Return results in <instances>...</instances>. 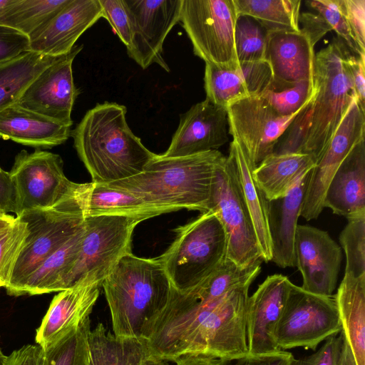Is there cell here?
I'll return each instance as SVG.
<instances>
[{"label":"cell","mask_w":365,"mask_h":365,"mask_svg":"<svg viewBox=\"0 0 365 365\" xmlns=\"http://www.w3.org/2000/svg\"><path fill=\"white\" fill-rule=\"evenodd\" d=\"M226 108L205 98L180 115L165 158L192 155L217 150L229 141Z\"/></svg>","instance_id":"cell-19"},{"label":"cell","mask_w":365,"mask_h":365,"mask_svg":"<svg viewBox=\"0 0 365 365\" xmlns=\"http://www.w3.org/2000/svg\"><path fill=\"white\" fill-rule=\"evenodd\" d=\"M292 282L282 274L268 276L252 296L246 307V334L248 353L265 354L280 350L274 339Z\"/></svg>","instance_id":"cell-18"},{"label":"cell","mask_w":365,"mask_h":365,"mask_svg":"<svg viewBox=\"0 0 365 365\" xmlns=\"http://www.w3.org/2000/svg\"><path fill=\"white\" fill-rule=\"evenodd\" d=\"M91 365H168L155 356L147 340L120 338L98 323L88 334Z\"/></svg>","instance_id":"cell-29"},{"label":"cell","mask_w":365,"mask_h":365,"mask_svg":"<svg viewBox=\"0 0 365 365\" xmlns=\"http://www.w3.org/2000/svg\"><path fill=\"white\" fill-rule=\"evenodd\" d=\"M102 17L112 26L115 33L127 47L131 41V25L125 0H98Z\"/></svg>","instance_id":"cell-43"},{"label":"cell","mask_w":365,"mask_h":365,"mask_svg":"<svg viewBox=\"0 0 365 365\" xmlns=\"http://www.w3.org/2000/svg\"><path fill=\"white\" fill-rule=\"evenodd\" d=\"M210 211L215 213L224 228L226 257L242 268L261 264L263 261L253 225L229 156L215 170Z\"/></svg>","instance_id":"cell-11"},{"label":"cell","mask_w":365,"mask_h":365,"mask_svg":"<svg viewBox=\"0 0 365 365\" xmlns=\"http://www.w3.org/2000/svg\"><path fill=\"white\" fill-rule=\"evenodd\" d=\"M176 236L158 257L174 289H193L207 277L226 257V235L215 212L175 230Z\"/></svg>","instance_id":"cell-6"},{"label":"cell","mask_w":365,"mask_h":365,"mask_svg":"<svg viewBox=\"0 0 365 365\" xmlns=\"http://www.w3.org/2000/svg\"><path fill=\"white\" fill-rule=\"evenodd\" d=\"M8 1L9 0H0V10L6 5Z\"/></svg>","instance_id":"cell-56"},{"label":"cell","mask_w":365,"mask_h":365,"mask_svg":"<svg viewBox=\"0 0 365 365\" xmlns=\"http://www.w3.org/2000/svg\"><path fill=\"white\" fill-rule=\"evenodd\" d=\"M296 267L302 277V288L310 293L332 297L337 284L341 250L327 231L298 225L294 239Z\"/></svg>","instance_id":"cell-17"},{"label":"cell","mask_w":365,"mask_h":365,"mask_svg":"<svg viewBox=\"0 0 365 365\" xmlns=\"http://www.w3.org/2000/svg\"><path fill=\"white\" fill-rule=\"evenodd\" d=\"M74 194L83 217L123 215L147 220L164 210L149 205L142 200L121 189L108 184L76 183Z\"/></svg>","instance_id":"cell-28"},{"label":"cell","mask_w":365,"mask_h":365,"mask_svg":"<svg viewBox=\"0 0 365 365\" xmlns=\"http://www.w3.org/2000/svg\"><path fill=\"white\" fill-rule=\"evenodd\" d=\"M6 356L4 354L0 347V365H4Z\"/></svg>","instance_id":"cell-55"},{"label":"cell","mask_w":365,"mask_h":365,"mask_svg":"<svg viewBox=\"0 0 365 365\" xmlns=\"http://www.w3.org/2000/svg\"><path fill=\"white\" fill-rule=\"evenodd\" d=\"M336 305L344 339L356 365H365V275L344 274L336 294Z\"/></svg>","instance_id":"cell-30"},{"label":"cell","mask_w":365,"mask_h":365,"mask_svg":"<svg viewBox=\"0 0 365 365\" xmlns=\"http://www.w3.org/2000/svg\"><path fill=\"white\" fill-rule=\"evenodd\" d=\"M90 317L43 349V365H91L88 334Z\"/></svg>","instance_id":"cell-37"},{"label":"cell","mask_w":365,"mask_h":365,"mask_svg":"<svg viewBox=\"0 0 365 365\" xmlns=\"http://www.w3.org/2000/svg\"><path fill=\"white\" fill-rule=\"evenodd\" d=\"M126 112L116 103H98L71 131L74 148L93 182L108 184L138 175L157 155L132 132Z\"/></svg>","instance_id":"cell-3"},{"label":"cell","mask_w":365,"mask_h":365,"mask_svg":"<svg viewBox=\"0 0 365 365\" xmlns=\"http://www.w3.org/2000/svg\"><path fill=\"white\" fill-rule=\"evenodd\" d=\"M261 272V264L242 268L225 257L202 282L188 291L200 302L217 300L229 292L251 285Z\"/></svg>","instance_id":"cell-36"},{"label":"cell","mask_w":365,"mask_h":365,"mask_svg":"<svg viewBox=\"0 0 365 365\" xmlns=\"http://www.w3.org/2000/svg\"><path fill=\"white\" fill-rule=\"evenodd\" d=\"M356 101L365 110V56L359 55L348 48L345 57Z\"/></svg>","instance_id":"cell-48"},{"label":"cell","mask_w":365,"mask_h":365,"mask_svg":"<svg viewBox=\"0 0 365 365\" xmlns=\"http://www.w3.org/2000/svg\"><path fill=\"white\" fill-rule=\"evenodd\" d=\"M316 163L311 155L304 153H272L253 170L252 174L265 197L271 202L285 197Z\"/></svg>","instance_id":"cell-31"},{"label":"cell","mask_w":365,"mask_h":365,"mask_svg":"<svg viewBox=\"0 0 365 365\" xmlns=\"http://www.w3.org/2000/svg\"><path fill=\"white\" fill-rule=\"evenodd\" d=\"M348 48L336 37L315 54L313 96L281 136L274 153H304L317 162L356 98L345 63Z\"/></svg>","instance_id":"cell-2"},{"label":"cell","mask_w":365,"mask_h":365,"mask_svg":"<svg viewBox=\"0 0 365 365\" xmlns=\"http://www.w3.org/2000/svg\"><path fill=\"white\" fill-rule=\"evenodd\" d=\"M58 57L29 51L1 64L0 112L17 103L30 83Z\"/></svg>","instance_id":"cell-33"},{"label":"cell","mask_w":365,"mask_h":365,"mask_svg":"<svg viewBox=\"0 0 365 365\" xmlns=\"http://www.w3.org/2000/svg\"><path fill=\"white\" fill-rule=\"evenodd\" d=\"M83 227L59 249L46 258L28 278L19 296L61 292L63 283L78 259Z\"/></svg>","instance_id":"cell-32"},{"label":"cell","mask_w":365,"mask_h":365,"mask_svg":"<svg viewBox=\"0 0 365 365\" xmlns=\"http://www.w3.org/2000/svg\"><path fill=\"white\" fill-rule=\"evenodd\" d=\"M141 221L123 215L84 217L79 255L63 281V290L81 281L102 284L118 261L132 252L133 233Z\"/></svg>","instance_id":"cell-8"},{"label":"cell","mask_w":365,"mask_h":365,"mask_svg":"<svg viewBox=\"0 0 365 365\" xmlns=\"http://www.w3.org/2000/svg\"><path fill=\"white\" fill-rule=\"evenodd\" d=\"M307 6L315 10L328 24L336 37L343 41L352 51L364 55L356 46L349 30L342 0H307Z\"/></svg>","instance_id":"cell-42"},{"label":"cell","mask_w":365,"mask_h":365,"mask_svg":"<svg viewBox=\"0 0 365 365\" xmlns=\"http://www.w3.org/2000/svg\"><path fill=\"white\" fill-rule=\"evenodd\" d=\"M365 137V110L355 98L324 151L309 172L300 216L316 220L324 209L328 185L351 150Z\"/></svg>","instance_id":"cell-15"},{"label":"cell","mask_w":365,"mask_h":365,"mask_svg":"<svg viewBox=\"0 0 365 365\" xmlns=\"http://www.w3.org/2000/svg\"><path fill=\"white\" fill-rule=\"evenodd\" d=\"M272 81L271 68L265 60L240 63L233 68L205 63L206 99L225 108L240 99L260 95Z\"/></svg>","instance_id":"cell-22"},{"label":"cell","mask_w":365,"mask_h":365,"mask_svg":"<svg viewBox=\"0 0 365 365\" xmlns=\"http://www.w3.org/2000/svg\"><path fill=\"white\" fill-rule=\"evenodd\" d=\"M309 172L297 182L285 197L269 203L271 261L281 268L296 267L294 239Z\"/></svg>","instance_id":"cell-26"},{"label":"cell","mask_w":365,"mask_h":365,"mask_svg":"<svg viewBox=\"0 0 365 365\" xmlns=\"http://www.w3.org/2000/svg\"><path fill=\"white\" fill-rule=\"evenodd\" d=\"M229 157L232 159L243 200L253 225L262 261L272 260V242L269 215L270 202L253 178L255 168L247 153L236 139L230 143Z\"/></svg>","instance_id":"cell-27"},{"label":"cell","mask_w":365,"mask_h":365,"mask_svg":"<svg viewBox=\"0 0 365 365\" xmlns=\"http://www.w3.org/2000/svg\"><path fill=\"white\" fill-rule=\"evenodd\" d=\"M250 286L209 302H200L189 292L172 286L168 303L146 339L150 349L168 362L186 354L220 359L248 354L246 307Z\"/></svg>","instance_id":"cell-1"},{"label":"cell","mask_w":365,"mask_h":365,"mask_svg":"<svg viewBox=\"0 0 365 365\" xmlns=\"http://www.w3.org/2000/svg\"><path fill=\"white\" fill-rule=\"evenodd\" d=\"M267 37V31L254 19L239 15L235 29L237 63L264 61Z\"/></svg>","instance_id":"cell-38"},{"label":"cell","mask_w":365,"mask_h":365,"mask_svg":"<svg viewBox=\"0 0 365 365\" xmlns=\"http://www.w3.org/2000/svg\"><path fill=\"white\" fill-rule=\"evenodd\" d=\"M238 14L233 0H182L180 21L194 53L205 63L233 68L238 63L235 29Z\"/></svg>","instance_id":"cell-9"},{"label":"cell","mask_w":365,"mask_h":365,"mask_svg":"<svg viewBox=\"0 0 365 365\" xmlns=\"http://www.w3.org/2000/svg\"><path fill=\"white\" fill-rule=\"evenodd\" d=\"M314 93L313 78L279 89L267 88L260 96L279 115L287 116L299 113Z\"/></svg>","instance_id":"cell-40"},{"label":"cell","mask_w":365,"mask_h":365,"mask_svg":"<svg viewBox=\"0 0 365 365\" xmlns=\"http://www.w3.org/2000/svg\"><path fill=\"white\" fill-rule=\"evenodd\" d=\"M339 242L346 257L344 274L354 277L365 275V217L349 220Z\"/></svg>","instance_id":"cell-39"},{"label":"cell","mask_w":365,"mask_h":365,"mask_svg":"<svg viewBox=\"0 0 365 365\" xmlns=\"http://www.w3.org/2000/svg\"><path fill=\"white\" fill-rule=\"evenodd\" d=\"M53 206L22 212L28 235L5 287L10 296L19 297L28 278L49 255L59 249L84 225V217L76 200L74 187Z\"/></svg>","instance_id":"cell-7"},{"label":"cell","mask_w":365,"mask_h":365,"mask_svg":"<svg viewBox=\"0 0 365 365\" xmlns=\"http://www.w3.org/2000/svg\"><path fill=\"white\" fill-rule=\"evenodd\" d=\"M27 235L26 222L19 217L0 232V288L8 285Z\"/></svg>","instance_id":"cell-41"},{"label":"cell","mask_w":365,"mask_h":365,"mask_svg":"<svg viewBox=\"0 0 365 365\" xmlns=\"http://www.w3.org/2000/svg\"><path fill=\"white\" fill-rule=\"evenodd\" d=\"M0 210L16 213V192L9 172L0 166Z\"/></svg>","instance_id":"cell-51"},{"label":"cell","mask_w":365,"mask_h":365,"mask_svg":"<svg viewBox=\"0 0 365 365\" xmlns=\"http://www.w3.org/2000/svg\"><path fill=\"white\" fill-rule=\"evenodd\" d=\"M337 365H356L350 347L345 339L342 352Z\"/></svg>","instance_id":"cell-53"},{"label":"cell","mask_w":365,"mask_h":365,"mask_svg":"<svg viewBox=\"0 0 365 365\" xmlns=\"http://www.w3.org/2000/svg\"><path fill=\"white\" fill-rule=\"evenodd\" d=\"M299 21L302 24L301 31L308 37L314 47L323 36L331 31L323 17L318 14L302 13L299 16Z\"/></svg>","instance_id":"cell-49"},{"label":"cell","mask_w":365,"mask_h":365,"mask_svg":"<svg viewBox=\"0 0 365 365\" xmlns=\"http://www.w3.org/2000/svg\"><path fill=\"white\" fill-rule=\"evenodd\" d=\"M101 283L81 281L54 296L36 329V342L45 349L62 334L90 317Z\"/></svg>","instance_id":"cell-23"},{"label":"cell","mask_w":365,"mask_h":365,"mask_svg":"<svg viewBox=\"0 0 365 365\" xmlns=\"http://www.w3.org/2000/svg\"><path fill=\"white\" fill-rule=\"evenodd\" d=\"M344 343V336L341 331L339 334L329 337L314 354L293 359L291 365H337Z\"/></svg>","instance_id":"cell-44"},{"label":"cell","mask_w":365,"mask_h":365,"mask_svg":"<svg viewBox=\"0 0 365 365\" xmlns=\"http://www.w3.org/2000/svg\"><path fill=\"white\" fill-rule=\"evenodd\" d=\"M29 38L9 27L0 26V65L29 51Z\"/></svg>","instance_id":"cell-46"},{"label":"cell","mask_w":365,"mask_h":365,"mask_svg":"<svg viewBox=\"0 0 365 365\" xmlns=\"http://www.w3.org/2000/svg\"><path fill=\"white\" fill-rule=\"evenodd\" d=\"M239 15L250 16L267 32L299 31L300 0H233Z\"/></svg>","instance_id":"cell-34"},{"label":"cell","mask_w":365,"mask_h":365,"mask_svg":"<svg viewBox=\"0 0 365 365\" xmlns=\"http://www.w3.org/2000/svg\"><path fill=\"white\" fill-rule=\"evenodd\" d=\"M341 331L333 296L314 294L292 284L274 331L280 350L296 347L315 350L322 341Z\"/></svg>","instance_id":"cell-10"},{"label":"cell","mask_w":365,"mask_h":365,"mask_svg":"<svg viewBox=\"0 0 365 365\" xmlns=\"http://www.w3.org/2000/svg\"><path fill=\"white\" fill-rule=\"evenodd\" d=\"M71 128L18 103L0 112V138L36 149H50L64 143L71 136Z\"/></svg>","instance_id":"cell-25"},{"label":"cell","mask_w":365,"mask_h":365,"mask_svg":"<svg viewBox=\"0 0 365 365\" xmlns=\"http://www.w3.org/2000/svg\"><path fill=\"white\" fill-rule=\"evenodd\" d=\"M293 355L285 350L217 359V365H291Z\"/></svg>","instance_id":"cell-47"},{"label":"cell","mask_w":365,"mask_h":365,"mask_svg":"<svg viewBox=\"0 0 365 365\" xmlns=\"http://www.w3.org/2000/svg\"><path fill=\"white\" fill-rule=\"evenodd\" d=\"M342 3L352 38L365 54V0H342Z\"/></svg>","instance_id":"cell-45"},{"label":"cell","mask_w":365,"mask_h":365,"mask_svg":"<svg viewBox=\"0 0 365 365\" xmlns=\"http://www.w3.org/2000/svg\"><path fill=\"white\" fill-rule=\"evenodd\" d=\"M61 157L36 149L21 150L9 172L16 192V215L53 206L73 189L65 175Z\"/></svg>","instance_id":"cell-12"},{"label":"cell","mask_w":365,"mask_h":365,"mask_svg":"<svg viewBox=\"0 0 365 365\" xmlns=\"http://www.w3.org/2000/svg\"><path fill=\"white\" fill-rule=\"evenodd\" d=\"M225 158L218 150L177 158L157 154L140 174L108 185L166 213L187 209L202 214L210 211L215 170Z\"/></svg>","instance_id":"cell-4"},{"label":"cell","mask_w":365,"mask_h":365,"mask_svg":"<svg viewBox=\"0 0 365 365\" xmlns=\"http://www.w3.org/2000/svg\"><path fill=\"white\" fill-rule=\"evenodd\" d=\"M16 217L0 210V232L12 225L15 222Z\"/></svg>","instance_id":"cell-54"},{"label":"cell","mask_w":365,"mask_h":365,"mask_svg":"<svg viewBox=\"0 0 365 365\" xmlns=\"http://www.w3.org/2000/svg\"><path fill=\"white\" fill-rule=\"evenodd\" d=\"M43 357L41 346L28 344L6 356L4 365H43Z\"/></svg>","instance_id":"cell-50"},{"label":"cell","mask_w":365,"mask_h":365,"mask_svg":"<svg viewBox=\"0 0 365 365\" xmlns=\"http://www.w3.org/2000/svg\"><path fill=\"white\" fill-rule=\"evenodd\" d=\"M308 37L299 31L267 32L265 61L272 81L267 88L279 89L313 78L314 51Z\"/></svg>","instance_id":"cell-21"},{"label":"cell","mask_w":365,"mask_h":365,"mask_svg":"<svg viewBox=\"0 0 365 365\" xmlns=\"http://www.w3.org/2000/svg\"><path fill=\"white\" fill-rule=\"evenodd\" d=\"M75 45L67 54L59 56L27 87L18 104L43 116L72 125L71 112L79 93L76 87L72 65L83 48Z\"/></svg>","instance_id":"cell-16"},{"label":"cell","mask_w":365,"mask_h":365,"mask_svg":"<svg viewBox=\"0 0 365 365\" xmlns=\"http://www.w3.org/2000/svg\"><path fill=\"white\" fill-rule=\"evenodd\" d=\"M226 110L229 134L242 146L255 168L273 153L278 140L299 113L281 115L260 95L235 101Z\"/></svg>","instance_id":"cell-13"},{"label":"cell","mask_w":365,"mask_h":365,"mask_svg":"<svg viewBox=\"0 0 365 365\" xmlns=\"http://www.w3.org/2000/svg\"><path fill=\"white\" fill-rule=\"evenodd\" d=\"M182 0H125L131 25L127 53L143 69L153 63L169 71L162 57L164 41L180 21Z\"/></svg>","instance_id":"cell-14"},{"label":"cell","mask_w":365,"mask_h":365,"mask_svg":"<svg viewBox=\"0 0 365 365\" xmlns=\"http://www.w3.org/2000/svg\"><path fill=\"white\" fill-rule=\"evenodd\" d=\"M113 334L120 338L147 339L169 299L172 284L158 258L129 253L102 283Z\"/></svg>","instance_id":"cell-5"},{"label":"cell","mask_w":365,"mask_h":365,"mask_svg":"<svg viewBox=\"0 0 365 365\" xmlns=\"http://www.w3.org/2000/svg\"><path fill=\"white\" fill-rule=\"evenodd\" d=\"M176 365H217V359L202 355L186 354L177 358Z\"/></svg>","instance_id":"cell-52"},{"label":"cell","mask_w":365,"mask_h":365,"mask_svg":"<svg viewBox=\"0 0 365 365\" xmlns=\"http://www.w3.org/2000/svg\"><path fill=\"white\" fill-rule=\"evenodd\" d=\"M101 17L98 0H70L29 38V50L53 57L66 55L78 38Z\"/></svg>","instance_id":"cell-20"},{"label":"cell","mask_w":365,"mask_h":365,"mask_svg":"<svg viewBox=\"0 0 365 365\" xmlns=\"http://www.w3.org/2000/svg\"><path fill=\"white\" fill-rule=\"evenodd\" d=\"M70 0H9L0 10V26L31 37Z\"/></svg>","instance_id":"cell-35"},{"label":"cell","mask_w":365,"mask_h":365,"mask_svg":"<svg viewBox=\"0 0 365 365\" xmlns=\"http://www.w3.org/2000/svg\"><path fill=\"white\" fill-rule=\"evenodd\" d=\"M364 140L356 144L343 160L324 199V208H329L348 220L365 217Z\"/></svg>","instance_id":"cell-24"}]
</instances>
